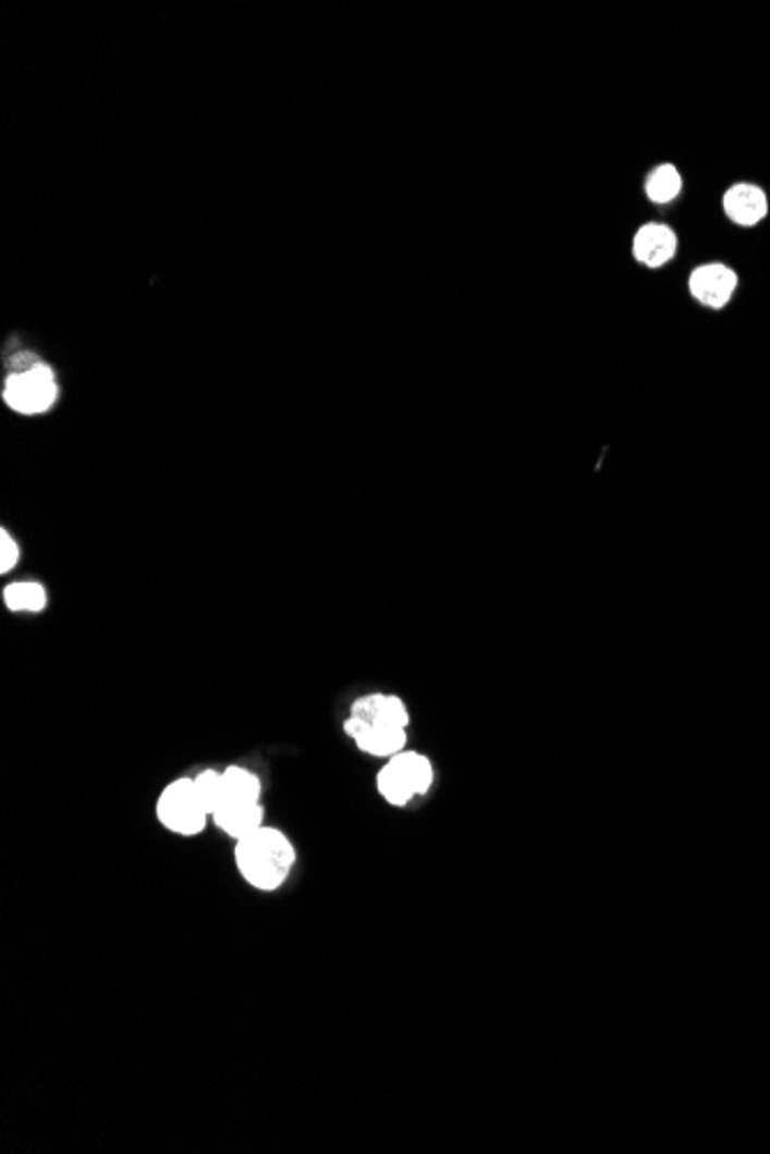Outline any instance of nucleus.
I'll list each match as a JSON object with an SVG mask.
<instances>
[{
	"mask_svg": "<svg viewBox=\"0 0 770 1154\" xmlns=\"http://www.w3.org/2000/svg\"><path fill=\"white\" fill-rule=\"evenodd\" d=\"M676 233L662 224H648L635 235V258L648 268H660L676 254Z\"/></svg>",
	"mask_w": 770,
	"mask_h": 1154,
	"instance_id": "nucleus-8",
	"label": "nucleus"
},
{
	"mask_svg": "<svg viewBox=\"0 0 770 1154\" xmlns=\"http://www.w3.org/2000/svg\"><path fill=\"white\" fill-rule=\"evenodd\" d=\"M155 815L167 832L185 839L199 837L210 823V811L196 793L192 777H178L162 788L155 802Z\"/></svg>",
	"mask_w": 770,
	"mask_h": 1154,
	"instance_id": "nucleus-3",
	"label": "nucleus"
},
{
	"mask_svg": "<svg viewBox=\"0 0 770 1154\" xmlns=\"http://www.w3.org/2000/svg\"><path fill=\"white\" fill-rule=\"evenodd\" d=\"M224 777V802H249L256 805L264 798V784L259 774L245 765H229L222 770ZM215 813V811H212Z\"/></svg>",
	"mask_w": 770,
	"mask_h": 1154,
	"instance_id": "nucleus-11",
	"label": "nucleus"
},
{
	"mask_svg": "<svg viewBox=\"0 0 770 1154\" xmlns=\"http://www.w3.org/2000/svg\"><path fill=\"white\" fill-rule=\"evenodd\" d=\"M377 788L381 793V798L392 805V807H404L408 805L413 798H416V793H413L411 784L406 782L404 774L398 770V765L394 763H386L383 770L379 772L377 777Z\"/></svg>",
	"mask_w": 770,
	"mask_h": 1154,
	"instance_id": "nucleus-13",
	"label": "nucleus"
},
{
	"mask_svg": "<svg viewBox=\"0 0 770 1154\" xmlns=\"http://www.w3.org/2000/svg\"><path fill=\"white\" fill-rule=\"evenodd\" d=\"M22 561V549L19 542L8 532V528H0V574L8 576Z\"/></svg>",
	"mask_w": 770,
	"mask_h": 1154,
	"instance_id": "nucleus-16",
	"label": "nucleus"
},
{
	"mask_svg": "<svg viewBox=\"0 0 770 1154\" xmlns=\"http://www.w3.org/2000/svg\"><path fill=\"white\" fill-rule=\"evenodd\" d=\"M233 862L249 887L278 892L291 879L295 862H298V850L284 830L266 823L235 842Z\"/></svg>",
	"mask_w": 770,
	"mask_h": 1154,
	"instance_id": "nucleus-1",
	"label": "nucleus"
},
{
	"mask_svg": "<svg viewBox=\"0 0 770 1154\" xmlns=\"http://www.w3.org/2000/svg\"><path fill=\"white\" fill-rule=\"evenodd\" d=\"M344 733L355 745H358L360 751L377 756V759H392V756L404 751V745H406V728L369 726L353 717L344 722Z\"/></svg>",
	"mask_w": 770,
	"mask_h": 1154,
	"instance_id": "nucleus-4",
	"label": "nucleus"
},
{
	"mask_svg": "<svg viewBox=\"0 0 770 1154\" xmlns=\"http://www.w3.org/2000/svg\"><path fill=\"white\" fill-rule=\"evenodd\" d=\"M3 604L10 613L37 615L49 606V590L42 581H10L3 588Z\"/></svg>",
	"mask_w": 770,
	"mask_h": 1154,
	"instance_id": "nucleus-10",
	"label": "nucleus"
},
{
	"mask_svg": "<svg viewBox=\"0 0 770 1154\" xmlns=\"http://www.w3.org/2000/svg\"><path fill=\"white\" fill-rule=\"evenodd\" d=\"M736 272L718 263L701 266L689 277V291H693V295L701 305L713 309H720L729 303V297L736 291Z\"/></svg>",
	"mask_w": 770,
	"mask_h": 1154,
	"instance_id": "nucleus-6",
	"label": "nucleus"
},
{
	"mask_svg": "<svg viewBox=\"0 0 770 1154\" xmlns=\"http://www.w3.org/2000/svg\"><path fill=\"white\" fill-rule=\"evenodd\" d=\"M194 788L196 793H199L201 802L206 805V809L210 811V819H212V811L222 805L224 800V777H222V770L217 768H204L201 772H196L194 777Z\"/></svg>",
	"mask_w": 770,
	"mask_h": 1154,
	"instance_id": "nucleus-15",
	"label": "nucleus"
},
{
	"mask_svg": "<svg viewBox=\"0 0 770 1154\" xmlns=\"http://www.w3.org/2000/svg\"><path fill=\"white\" fill-rule=\"evenodd\" d=\"M3 385V402L19 415H42L58 402L53 369L39 357L24 353L12 360Z\"/></svg>",
	"mask_w": 770,
	"mask_h": 1154,
	"instance_id": "nucleus-2",
	"label": "nucleus"
},
{
	"mask_svg": "<svg viewBox=\"0 0 770 1154\" xmlns=\"http://www.w3.org/2000/svg\"><path fill=\"white\" fill-rule=\"evenodd\" d=\"M390 763L398 765V770L404 774L406 782L411 784V788L416 795H425L431 788V784H433V768H431L427 756H423L418 751H400L398 756H392Z\"/></svg>",
	"mask_w": 770,
	"mask_h": 1154,
	"instance_id": "nucleus-12",
	"label": "nucleus"
},
{
	"mask_svg": "<svg viewBox=\"0 0 770 1154\" xmlns=\"http://www.w3.org/2000/svg\"><path fill=\"white\" fill-rule=\"evenodd\" d=\"M681 175L676 171V167L671 164H662L658 167L653 173L648 175V183H646V194L650 201L656 204H669L674 201V198L679 196L681 192Z\"/></svg>",
	"mask_w": 770,
	"mask_h": 1154,
	"instance_id": "nucleus-14",
	"label": "nucleus"
},
{
	"mask_svg": "<svg viewBox=\"0 0 770 1154\" xmlns=\"http://www.w3.org/2000/svg\"><path fill=\"white\" fill-rule=\"evenodd\" d=\"M724 212L741 226H755L768 212L766 194L755 185H734L724 194Z\"/></svg>",
	"mask_w": 770,
	"mask_h": 1154,
	"instance_id": "nucleus-9",
	"label": "nucleus"
},
{
	"mask_svg": "<svg viewBox=\"0 0 770 1154\" xmlns=\"http://www.w3.org/2000/svg\"><path fill=\"white\" fill-rule=\"evenodd\" d=\"M349 717L369 726H394L406 728L411 717L404 701L392 693H367L351 705Z\"/></svg>",
	"mask_w": 770,
	"mask_h": 1154,
	"instance_id": "nucleus-5",
	"label": "nucleus"
},
{
	"mask_svg": "<svg viewBox=\"0 0 770 1154\" xmlns=\"http://www.w3.org/2000/svg\"><path fill=\"white\" fill-rule=\"evenodd\" d=\"M210 821L217 830L224 832L229 839L239 842L266 825V809L264 802H224L215 809Z\"/></svg>",
	"mask_w": 770,
	"mask_h": 1154,
	"instance_id": "nucleus-7",
	"label": "nucleus"
}]
</instances>
